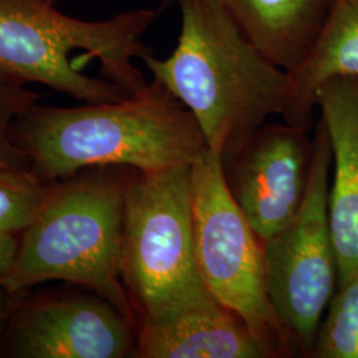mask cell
<instances>
[{
    "label": "cell",
    "instance_id": "cell-10",
    "mask_svg": "<svg viewBox=\"0 0 358 358\" xmlns=\"http://www.w3.org/2000/svg\"><path fill=\"white\" fill-rule=\"evenodd\" d=\"M332 148L329 222L338 284L358 271V76H337L316 92Z\"/></svg>",
    "mask_w": 358,
    "mask_h": 358
},
{
    "label": "cell",
    "instance_id": "cell-14",
    "mask_svg": "<svg viewBox=\"0 0 358 358\" xmlns=\"http://www.w3.org/2000/svg\"><path fill=\"white\" fill-rule=\"evenodd\" d=\"M53 183L31 166L0 164V232L22 234L45 203Z\"/></svg>",
    "mask_w": 358,
    "mask_h": 358
},
{
    "label": "cell",
    "instance_id": "cell-6",
    "mask_svg": "<svg viewBox=\"0 0 358 358\" xmlns=\"http://www.w3.org/2000/svg\"><path fill=\"white\" fill-rule=\"evenodd\" d=\"M194 243L206 288L254 334L267 357L297 355L269 300L264 247L208 148L192 166Z\"/></svg>",
    "mask_w": 358,
    "mask_h": 358
},
{
    "label": "cell",
    "instance_id": "cell-2",
    "mask_svg": "<svg viewBox=\"0 0 358 358\" xmlns=\"http://www.w3.org/2000/svg\"><path fill=\"white\" fill-rule=\"evenodd\" d=\"M182 26L166 59L141 60L194 115L207 148L223 158L282 115L289 75L273 64L231 17L220 0H177Z\"/></svg>",
    "mask_w": 358,
    "mask_h": 358
},
{
    "label": "cell",
    "instance_id": "cell-7",
    "mask_svg": "<svg viewBox=\"0 0 358 358\" xmlns=\"http://www.w3.org/2000/svg\"><path fill=\"white\" fill-rule=\"evenodd\" d=\"M332 148L320 120L304 202L296 217L263 241L269 300L299 356L309 357L322 315L338 284L329 222Z\"/></svg>",
    "mask_w": 358,
    "mask_h": 358
},
{
    "label": "cell",
    "instance_id": "cell-3",
    "mask_svg": "<svg viewBox=\"0 0 358 358\" xmlns=\"http://www.w3.org/2000/svg\"><path fill=\"white\" fill-rule=\"evenodd\" d=\"M154 19L134 10L90 22L44 0H0V75L84 103L118 101L148 84L134 60L152 53L141 38Z\"/></svg>",
    "mask_w": 358,
    "mask_h": 358
},
{
    "label": "cell",
    "instance_id": "cell-8",
    "mask_svg": "<svg viewBox=\"0 0 358 358\" xmlns=\"http://www.w3.org/2000/svg\"><path fill=\"white\" fill-rule=\"evenodd\" d=\"M313 138L288 124H264L222 158L232 199L266 241L299 213L307 194Z\"/></svg>",
    "mask_w": 358,
    "mask_h": 358
},
{
    "label": "cell",
    "instance_id": "cell-19",
    "mask_svg": "<svg viewBox=\"0 0 358 358\" xmlns=\"http://www.w3.org/2000/svg\"><path fill=\"white\" fill-rule=\"evenodd\" d=\"M44 1H47V3H51L53 6H57L60 1H63V0H44Z\"/></svg>",
    "mask_w": 358,
    "mask_h": 358
},
{
    "label": "cell",
    "instance_id": "cell-13",
    "mask_svg": "<svg viewBox=\"0 0 358 358\" xmlns=\"http://www.w3.org/2000/svg\"><path fill=\"white\" fill-rule=\"evenodd\" d=\"M331 0H220L231 17L273 64L292 72L320 34Z\"/></svg>",
    "mask_w": 358,
    "mask_h": 358
},
{
    "label": "cell",
    "instance_id": "cell-20",
    "mask_svg": "<svg viewBox=\"0 0 358 358\" xmlns=\"http://www.w3.org/2000/svg\"><path fill=\"white\" fill-rule=\"evenodd\" d=\"M173 3H177V0H164V6H169V4H173Z\"/></svg>",
    "mask_w": 358,
    "mask_h": 358
},
{
    "label": "cell",
    "instance_id": "cell-11",
    "mask_svg": "<svg viewBox=\"0 0 358 358\" xmlns=\"http://www.w3.org/2000/svg\"><path fill=\"white\" fill-rule=\"evenodd\" d=\"M136 356L142 358H266L248 327L217 300L138 324Z\"/></svg>",
    "mask_w": 358,
    "mask_h": 358
},
{
    "label": "cell",
    "instance_id": "cell-18",
    "mask_svg": "<svg viewBox=\"0 0 358 358\" xmlns=\"http://www.w3.org/2000/svg\"><path fill=\"white\" fill-rule=\"evenodd\" d=\"M11 294H8L1 285H0V334L4 329L6 321L8 317V312H10V297Z\"/></svg>",
    "mask_w": 358,
    "mask_h": 358
},
{
    "label": "cell",
    "instance_id": "cell-15",
    "mask_svg": "<svg viewBox=\"0 0 358 358\" xmlns=\"http://www.w3.org/2000/svg\"><path fill=\"white\" fill-rule=\"evenodd\" d=\"M337 287L310 358H358V271Z\"/></svg>",
    "mask_w": 358,
    "mask_h": 358
},
{
    "label": "cell",
    "instance_id": "cell-4",
    "mask_svg": "<svg viewBox=\"0 0 358 358\" xmlns=\"http://www.w3.org/2000/svg\"><path fill=\"white\" fill-rule=\"evenodd\" d=\"M128 167L85 169L53 183L45 203L22 231L13 267L0 285L13 296L51 280L88 288L137 320L121 279Z\"/></svg>",
    "mask_w": 358,
    "mask_h": 358
},
{
    "label": "cell",
    "instance_id": "cell-16",
    "mask_svg": "<svg viewBox=\"0 0 358 358\" xmlns=\"http://www.w3.org/2000/svg\"><path fill=\"white\" fill-rule=\"evenodd\" d=\"M38 94L26 84L0 75V164L31 166L11 138L13 122L38 103Z\"/></svg>",
    "mask_w": 358,
    "mask_h": 358
},
{
    "label": "cell",
    "instance_id": "cell-17",
    "mask_svg": "<svg viewBox=\"0 0 358 358\" xmlns=\"http://www.w3.org/2000/svg\"><path fill=\"white\" fill-rule=\"evenodd\" d=\"M19 238L15 234L0 232V282L8 273L17 252Z\"/></svg>",
    "mask_w": 358,
    "mask_h": 358
},
{
    "label": "cell",
    "instance_id": "cell-9",
    "mask_svg": "<svg viewBox=\"0 0 358 358\" xmlns=\"http://www.w3.org/2000/svg\"><path fill=\"white\" fill-rule=\"evenodd\" d=\"M133 322L99 294L44 299L15 321L10 353L17 358L134 356Z\"/></svg>",
    "mask_w": 358,
    "mask_h": 358
},
{
    "label": "cell",
    "instance_id": "cell-12",
    "mask_svg": "<svg viewBox=\"0 0 358 358\" xmlns=\"http://www.w3.org/2000/svg\"><path fill=\"white\" fill-rule=\"evenodd\" d=\"M289 75L284 122L308 131L313 127L316 92L329 78L358 76V0H331L313 47Z\"/></svg>",
    "mask_w": 358,
    "mask_h": 358
},
{
    "label": "cell",
    "instance_id": "cell-1",
    "mask_svg": "<svg viewBox=\"0 0 358 358\" xmlns=\"http://www.w3.org/2000/svg\"><path fill=\"white\" fill-rule=\"evenodd\" d=\"M11 138L31 167L51 182L85 169L157 173L192 166L207 149L190 110L154 80L113 103L28 108Z\"/></svg>",
    "mask_w": 358,
    "mask_h": 358
},
{
    "label": "cell",
    "instance_id": "cell-5",
    "mask_svg": "<svg viewBox=\"0 0 358 358\" xmlns=\"http://www.w3.org/2000/svg\"><path fill=\"white\" fill-rule=\"evenodd\" d=\"M120 269L138 324L215 299L196 264L192 166L130 171Z\"/></svg>",
    "mask_w": 358,
    "mask_h": 358
}]
</instances>
